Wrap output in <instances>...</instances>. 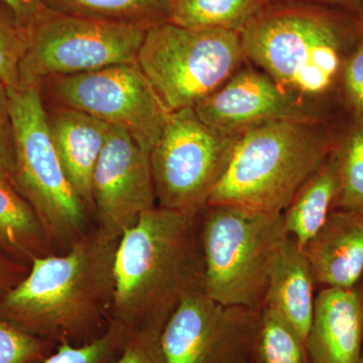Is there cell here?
Instances as JSON below:
<instances>
[{
    "label": "cell",
    "mask_w": 363,
    "mask_h": 363,
    "mask_svg": "<svg viewBox=\"0 0 363 363\" xmlns=\"http://www.w3.org/2000/svg\"><path fill=\"white\" fill-rule=\"evenodd\" d=\"M118 241L93 226L67 252L35 259L0 297V320L57 345L100 337L112 320Z\"/></svg>",
    "instance_id": "6da1fadb"
},
{
    "label": "cell",
    "mask_w": 363,
    "mask_h": 363,
    "mask_svg": "<svg viewBox=\"0 0 363 363\" xmlns=\"http://www.w3.org/2000/svg\"><path fill=\"white\" fill-rule=\"evenodd\" d=\"M240 35L247 61L286 94L325 116H347L341 79L363 37L362 14L328 4L266 6Z\"/></svg>",
    "instance_id": "7a4b0ae2"
},
{
    "label": "cell",
    "mask_w": 363,
    "mask_h": 363,
    "mask_svg": "<svg viewBox=\"0 0 363 363\" xmlns=\"http://www.w3.org/2000/svg\"><path fill=\"white\" fill-rule=\"evenodd\" d=\"M200 212L157 205L119 238L112 320L130 330H162L189 294L203 291Z\"/></svg>",
    "instance_id": "3957f363"
},
{
    "label": "cell",
    "mask_w": 363,
    "mask_h": 363,
    "mask_svg": "<svg viewBox=\"0 0 363 363\" xmlns=\"http://www.w3.org/2000/svg\"><path fill=\"white\" fill-rule=\"evenodd\" d=\"M350 123L348 117H289L245 130L207 205L281 213L338 149Z\"/></svg>",
    "instance_id": "277c9868"
},
{
    "label": "cell",
    "mask_w": 363,
    "mask_h": 363,
    "mask_svg": "<svg viewBox=\"0 0 363 363\" xmlns=\"http://www.w3.org/2000/svg\"><path fill=\"white\" fill-rule=\"evenodd\" d=\"M200 225L204 293L221 304L260 311L290 238L283 214L207 205L200 212Z\"/></svg>",
    "instance_id": "5b68a950"
},
{
    "label": "cell",
    "mask_w": 363,
    "mask_h": 363,
    "mask_svg": "<svg viewBox=\"0 0 363 363\" xmlns=\"http://www.w3.org/2000/svg\"><path fill=\"white\" fill-rule=\"evenodd\" d=\"M7 93L14 133L11 182L39 217L57 253L65 252L94 226L93 215L60 161L40 86L20 85Z\"/></svg>",
    "instance_id": "8992f818"
},
{
    "label": "cell",
    "mask_w": 363,
    "mask_h": 363,
    "mask_svg": "<svg viewBox=\"0 0 363 363\" xmlns=\"http://www.w3.org/2000/svg\"><path fill=\"white\" fill-rule=\"evenodd\" d=\"M138 65L169 112L195 108L247 63L240 32L162 21L147 28Z\"/></svg>",
    "instance_id": "52a82bcc"
},
{
    "label": "cell",
    "mask_w": 363,
    "mask_h": 363,
    "mask_svg": "<svg viewBox=\"0 0 363 363\" xmlns=\"http://www.w3.org/2000/svg\"><path fill=\"white\" fill-rule=\"evenodd\" d=\"M241 135L214 130L194 108L171 112L150 152L157 205L201 212L225 175Z\"/></svg>",
    "instance_id": "ba28073f"
},
{
    "label": "cell",
    "mask_w": 363,
    "mask_h": 363,
    "mask_svg": "<svg viewBox=\"0 0 363 363\" xmlns=\"http://www.w3.org/2000/svg\"><path fill=\"white\" fill-rule=\"evenodd\" d=\"M147 26L92 20L50 11L30 28V47L21 65V85L133 63Z\"/></svg>",
    "instance_id": "9c48e42d"
},
{
    "label": "cell",
    "mask_w": 363,
    "mask_h": 363,
    "mask_svg": "<svg viewBox=\"0 0 363 363\" xmlns=\"http://www.w3.org/2000/svg\"><path fill=\"white\" fill-rule=\"evenodd\" d=\"M40 87L49 92L54 106L85 112L123 128L149 154L171 113L138 62L57 76Z\"/></svg>",
    "instance_id": "30bf717a"
},
{
    "label": "cell",
    "mask_w": 363,
    "mask_h": 363,
    "mask_svg": "<svg viewBox=\"0 0 363 363\" xmlns=\"http://www.w3.org/2000/svg\"><path fill=\"white\" fill-rule=\"evenodd\" d=\"M259 312L189 294L162 328L166 363H250Z\"/></svg>",
    "instance_id": "8fae6325"
},
{
    "label": "cell",
    "mask_w": 363,
    "mask_h": 363,
    "mask_svg": "<svg viewBox=\"0 0 363 363\" xmlns=\"http://www.w3.org/2000/svg\"><path fill=\"white\" fill-rule=\"evenodd\" d=\"M94 227L119 240L157 206L150 154L123 128L111 126L92 180Z\"/></svg>",
    "instance_id": "7c38bea8"
},
{
    "label": "cell",
    "mask_w": 363,
    "mask_h": 363,
    "mask_svg": "<svg viewBox=\"0 0 363 363\" xmlns=\"http://www.w3.org/2000/svg\"><path fill=\"white\" fill-rule=\"evenodd\" d=\"M194 109L203 123L228 135H241L276 119L329 117L294 99L250 62Z\"/></svg>",
    "instance_id": "4fadbf2b"
},
{
    "label": "cell",
    "mask_w": 363,
    "mask_h": 363,
    "mask_svg": "<svg viewBox=\"0 0 363 363\" xmlns=\"http://www.w3.org/2000/svg\"><path fill=\"white\" fill-rule=\"evenodd\" d=\"M363 345V272L348 286L322 289L306 339L309 363H357Z\"/></svg>",
    "instance_id": "5bb4252c"
},
{
    "label": "cell",
    "mask_w": 363,
    "mask_h": 363,
    "mask_svg": "<svg viewBox=\"0 0 363 363\" xmlns=\"http://www.w3.org/2000/svg\"><path fill=\"white\" fill-rule=\"evenodd\" d=\"M304 252L316 290L354 284L363 272V210H332Z\"/></svg>",
    "instance_id": "9a60e30c"
},
{
    "label": "cell",
    "mask_w": 363,
    "mask_h": 363,
    "mask_svg": "<svg viewBox=\"0 0 363 363\" xmlns=\"http://www.w3.org/2000/svg\"><path fill=\"white\" fill-rule=\"evenodd\" d=\"M48 114L62 166L79 197L93 215V174L112 125L67 107L54 106Z\"/></svg>",
    "instance_id": "2e32d148"
},
{
    "label": "cell",
    "mask_w": 363,
    "mask_h": 363,
    "mask_svg": "<svg viewBox=\"0 0 363 363\" xmlns=\"http://www.w3.org/2000/svg\"><path fill=\"white\" fill-rule=\"evenodd\" d=\"M315 290L304 250L290 235L272 272L264 307L278 312L306 341L314 312Z\"/></svg>",
    "instance_id": "e0dca14e"
},
{
    "label": "cell",
    "mask_w": 363,
    "mask_h": 363,
    "mask_svg": "<svg viewBox=\"0 0 363 363\" xmlns=\"http://www.w3.org/2000/svg\"><path fill=\"white\" fill-rule=\"evenodd\" d=\"M0 252L30 267L35 259L57 253L30 203L1 175Z\"/></svg>",
    "instance_id": "ac0fdd59"
},
{
    "label": "cell",
    "mask_w": 363,
    "mask_h": 363,
    "mask_svg": "<svg viewBox=\"0 0 363 363\" xmlns=\"http://www.w3.org/2000/svg\"><path fill=\"white\" fill-rule=\"evenodd\" d=\"M338 149L298 189L281 212L286 231L303 250L334 209L339 189Z\"/></svg>",
    "instance_id": "d6986e66"
},
{
    "label": "cell",
    "mask_w": 363,
    "mask_h": 363,
    "mask_svg": "<svg viewBox=\"0 0 363 363\" xmlns=\"http://www.w3.org/2000/svg\"><path fill=\"white\" fill-rule=\"evenodd\" d=\"M267 0H169L167 21L195 30L242 32Z\"/></svg>",
    "instance_id": "ffe728a7"
},
{
    "label": "cell",
    "mask_w": 363,
    "mask_h": 363,
    "mask_svg": "<svg viewBox=\"0 0 363 363\" xmlns=\"http://www.w3.org/2000/svg\"><path fill=\"white\" fill-rule=\"evenodd\" d=\"M55 13L150 26L167 21L169 0H42Z\"/></svg>",
    "instance_id": "44dd1931"
},
{
    "label": "cell",
    "mask_w": 363,
    "mask_h": 363,
    "mask_svg": "<svg viewBox=\"0 0 363 363\" xmlns=\"http://www.w3.org/2000/svg\"><path fill=\"white\" fill-rule=\"evenodd\" d=\"M250 363H309L306 341L278 312H259Z\"/></svg>",
    "instance_id": "7402d4cb"
},
{
    "label": "cell",
    "mask_w": 363,
    "mask_h": 363,
    "mask_svg": "<svg viewBox=\"0 0 363 363\" xmlns=\"http://www.w3.org/2000/svg\"><path fill=\"white\" fill-rule=\"evenodd\" d=\"M338 160L339 189L334 209L363 210V121L350 119L339 145Z\"/></svg>",
    "instance_id": "603a6c76"
},
{
    "label": "cell",
    "mask_w": 363,
    "mask_h": 363,
    "mask_svg": "<svg viewBox=\"0 0 363 363\" xmlns=\"http://www.w3.org/2000/svg\"><path fill=\"white\" fill-rule=\"evenodd\" d=\"M30 30L0 1V83L7 89L21 85V65L30 47Z\"/></svg>",
    "instance_id": "cb8c5ba5"
},
{
    "label": "cell",
    "mask_w": 363,
    "mask_h": 363,
    "mask_svg": "<svg viewBox=\"0 0 363 363\" xmlns=\"http://www.w3.org/2000/svg\"><path fill=\"white\" fill-rule=\"evenodd\" d=\"M130 329L111 320L100 337L83 345L60 344L42 363H111L123 350Z\"/></svg>",
    "instance_id": "d4e9b609"
},
{
    "label": "cell",
    "mask_w": 363,
    "mask_h": 363,
    "mask_svg": "<svg viewBox=\"0 0 363 363\" xmlns=\"http://www.w3.org/2000/svg\"><path fill=\"white\" fill-rule=\"evenodd\" d=\"M57 346L0 320V363H42Z\"/></svg>",
    "instance_id": "484cf974"
},
{
    "label": "cell",
    "mask_w": 363,
    "mask_h": 363,
    "mask_svg": "<svg viewBox=\"0 0 363 363\" xmlns=\"http://www.w3.org/2000/svg\"><path fill=\"white\" fill-rule=\"evenodd\" d=\"M340 95L346 116L363 121V37L344 67Z\"/></svg>",
    "instance_id": "4316f807"
},
{
    "label": "cell",
    "mask_w": 363,
    "mask_h": 363,
    "mask_svg": "<svg viewBox=\"0 0 363 363\" xmlns=\"http://www.w3.org/2000/svg\"><path fill=\"white\" fill-rule=\"evenodd\" d=\"M162 331L154 328L130 330L123 350L111 363H166Z\"/></svg>",
    "instance_id": "83f0119b"
},
{
    "label": "cell",
    "mask_w": 363,
    "mask_h": 363,
    "mask_svg": "<svg viewBox=\"0 0 363 363\" xmlns=\"http://www.w3.org/2000/svg\"><path fill=\"white\" fill-rule=\"evenodd\" d=\"M14 166V133L9 93L0 83V175L11 181Z\"/></svg>",
    "instance_id": "f1b7e54d"
},
{
    "label": "cell",
    "mask_w": 363,
    "mask_h": 363,
    "mask_svg": "<svg viewBox=\"0 0 363 363\" xmlns=\"http://www.w3.org/2000/svg\"><path fill=\"white\" fill-rule=\"evenodd\" d=\"M18 18L23 25L32 28L49 14L50 9L42 0H0Z\"/></svg>",
    "instance_id": "f546056e"
},
{
    "label": "cell",
    "mask_w": 363,
    "mask_h": 363,
    "mask_svg": "<svg viewBox=\"0 0 363 363\" xmlns=\"http://www.w3.org/2000/svg\"><path fill=\"white\" fill-rule=\"evenodd\" d=\"M28 271L30 266L0 252V297L18 285Z\"/></svg>",
    "instance_id": "4dcf8cb0"
},
{
    "label": "cell",
    "mask_w": 363,
    "mask_h": 363,
    "mask_svg": "<svg viewBox=\"0 0 363 363\" xmlns=\"http://www.w3.org/2000/svg\"><path fill=\"white\" fill-rule=\"evenodd\" d=\"M312 1L319 2L321 4H328V6L342 7V9H348V11L362 14V16L363 14V0H312Z\"/></svg>",
    "instance_id": "1f68e13d"
},
{
    "label": "cell",
    "mask_w": 363,
    "mask_h": 363,
    "mask_svg": "<svg viewBox=\"0 0 363 363\" xmlns=\"http://www.w3.org/2000/svg\"><path fill=\"white\" fill-rule=\"evenodd\" d=\"M357 363H363V345H362V353H360L359 359H358Z\"/></svg>",
    "instance_id": "d6a6232c"
},
{
    "label": "cell",
    "mask_w": 363,
    "mask_h": 363,
    "mask_svg": "<svg viewBox=\"0 0 363 363\" xmlns=\"http://www.w3.org/2000/svg\"><path fill=\"white\" fill-rule=\"evenodd\" d=\"M362 18H363V14H362Z\"/></svg>",
    "instance_id": "836d02e7"
}]
</instances>
